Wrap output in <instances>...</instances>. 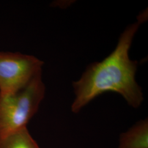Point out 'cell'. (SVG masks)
<instances>
[{"mask_svg":"<svg viewBox=\"0 0 148 148\" xmlns=\"http://www.w3.org/2000/svg\"><path fill=\"white\" fill-rule=\"evenodd\" d=\"M143 16L125 30L110 55L101 62L90 65L81 77L73 83V112L77 113L95 97L107 92L120 94L133 108L140 106L143 93L135 79L137 62L130 58L129 51L140 24L145 19Z\"/></svg>","mask_w":148,"mask_h":148,"instance_id":"cell-1","label":"cell"},{"mask_svg":"<svg viewBox=\"0 0 148 148\" xmlns=\"http://www.w3.org/2000/svg\"><path fill=\"white\" fill-rule=\"evenodd\" d=\"M45 95L42 73L15 93H0V139L23 127L37 112Z\"/></svg>","mask_w":148,"mask_h":148,"instance_id":"cell-2","label":"cell"},{"mask_svg":"<svg viewBox=\"0 0 148 148\" xmlns=\"http://www.w3.org/2000/svg\"><path fill=\"white\" fill-rule=\"evenodd\" d=\"M43 62L32 55L0 51V93H15L42 73Z\"/></svg>","mask_w":148,"mask_h":148,"instance_id":"cell-3","label":"cell"},{"mask_svg":"<svg viewBox=\"0 0 148 148\" xmlns=\"http://www.w3.org/2000/svg\"><path fill=\"white\" fill-rule=\"evenodd\" d=\"M118 148H148V121L137 122L120 135Z\"/></svg>","mask_w":148,"mask_h":148,"instance_id":"cell-4","label":"cell"},{"mask_svg":"<svg viewBox=\"0 0 148 148\" xmlns=\"http://www.w3.org/2000/svg\"><path fill=\"white\" fill-rule=\"evenodd\" d=\"M0 148H40L27 127L9 133L0 139Z\"/></svg>","mask_w":148,"mask_h":148,"instance_id":"cell-5","label":"cell"}]
</instances>
